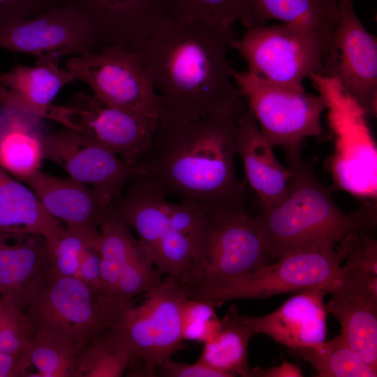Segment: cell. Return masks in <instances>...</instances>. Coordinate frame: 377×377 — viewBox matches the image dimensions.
I'll list each match as a JSON object with an SVG mask.
<instances>
[{
	"instance_id": "11",
	"label": "cell",
	"mask_w": 377,
	"mask_h": 377,
	"mask_svg": "<svg viewBox=\"0 0 377 377\" xmlns=\"http://www.w3.org/2000/svg\"><path fill=\"white\" fill-rule=\"evenodd\" d=\"M66 69L104 102L158 120L161 99L138 51L118 44L68 58Z\"/></svg>"
},
{
	"instance_id": "37",
	"label": "cell",
	"mask_w": 377,
	"mask_h": 377,
	"mask_svg": "<svg viewBox=\"0 0 377 377\" xmlns=\"http://www.w3.org/2000/svg\"><path fill=\"white\" fill-rule=\"evenodd\" d=\"M68 0H0V24L25 18Z\"/></svg>"
},
{
	"instance_id": "31",
	"label": "cell",
	"mask_w": 377,
	"mask_h": 377,
	"mask_svg": "<svg viewBox=\"0 0 377 377\" xmlns=\"http://www.w3.org/2000/svg\"><path fill=\"white\" fill-rule=\"evenodd\" d=\"M131 359L130 351L105 332L82 349L76 377H120Z\"/></svg>"
},
{
	"instance_id": "13",
	"label": "cell",
	"mask_w": 377,
	"mask_h": 377,
	"mask_svg": "<svg viewBox=\"0 0 377 377\" xmlns=\"http://www.w3.org/2000/svg\"><path fill=\"white\" fill-rule=\"evenodd\" d=\"M44 118L91 138L133 166L149 147L159 120L112 105L83 91L75 93L64 105H49Z\"/></svg>"
},
{
	"instance_id": "21",
	"label": "cell",
	"mask_w": 377,
	"mask_h": 377,
	"mask_svg": "<svg viewBox=\"0 0 377 377\" xmlns=\"http://www.w3.org/2000/svg\"><path fill=\"white\" fill-rule=\"evenodd\" d=\"M273 148L246 105L238 118L235 149L242 159L247 183L257 195L263 212L282 202L289 191L291 171L278 161Z\"/></svg>"
},
{
	"instance_id": "8",
	"label": "cell",
	"mask_w": 377,
	"mask_h": 377,
	"mask_svg": "<svg viewBox=\"0 0 377 377\" xmlns=\"http://www.w3.org/2000/svg\"><path fill=\"white\" fill-rule=\"evenodd\" d=\"M190 296L186 287L167 277L146 292L139 305L126 307L106 332L132 358L142 360L148 376H155L158 365L184 346L181 307Z\"/></svg>"
},
{
	"instance_id": "36",
	"label": "cell",
	"mask_w": 377,
	"mask_h": 377,
	"mask_svg": "<svg viewBox=\"0 0 377 377\" xmlns=\"http://www.w3.org/2000/svg\"><path fill=\"white\" fill-rule=\"evenodd\" d=\"M211 301L188 297L181 307V330L184 340L204 342L216 317Z\"/></svg>"
},
{
	"instance_id": "6",
	"label": "cell",
	"mask_w": 377,
	"mask_h": 377,
	"mask_svg": "<svg viewBox=\"0 0 377 377\" xmlns=\"http://www.w3.org/2000/svg\"><path fill=\"white\" fill-rule=\"evenodd\" d=\"M149 183L135 178L110 210L133 229L163 274L182 279L195 268L198 244L180 232L175 218V203Z\"/></svg>"
},
{
	"instance_id": "4",
	"label": "cell",
	"mask_w": 377,
	"mask_h": 377,
	"mask_svg": "<svg viewBox=\"0 0 377 377\" xmlns=\"http://www.w3.org/2000/svg\"><path fill=\"white\" fill-rule=\"evenodd\" d=\"M309 79L326 105L334 144L327 166L334 184L364 201H376L377 148L369 117L336 77L315 74Z\"/></svg>"
},
{
	"instance_id": "15",
	"label": "cell",
	"mask_w": 377,
	"mask_h": 377,
	"mask_svg": "<svg viewBox=\"0 0 377 377\" xmlns=\"http://www.w3.org/2000/svg\"><path fill=\"white\" fill-rule=\"evenodd\" d=\"M44 159L55 163L70 177L89 186L111 203L138 175L136 166L125 162L91 138L64 127L46 133L43 140Z\"/></svg>"
},
{
	"instance_id": "1",
	"label": "cell",
	"mask_w": 377,
	"mask_h": 377,
	"mask_svg": "<svg viewBox=\"0 0 377 377\" xmlns=\"http://www.w3.org/2000/svg\"><path fill=\"white\" fill-rule=\"evenodd\" d=\"M233 27L170 17L138 50L161 99V117L194 119L239 112L246 104L228 56Z\"/></svg>"
},
{
	"instance_id": "16",
	"label": "cell",
	"mask_w": 377,
	"mask_h": 377,
	"mask_svg": "<svg viewBox=\"0 0 377 377\" xmlns=\"http://www.w3.org/2000/svg\"><path fill=\"white\" fill-rule=\"evenodd\" d=\"M336 77L368 117L377 110V38L357 17L353 0H341L332 37L328 75Z\"/></svg>"
},
{
	"instance_id": "35",
	"label": "cell",
	"mask_w": 377,
	"mask_h": 377,
	"mask_svg": "<svg viewBox=\"0 0 377 377\" xmlns=\"http://www.w3.org/2000/svg\"><path fill=\"white\" fill-rule=\"evenodd\" d=\"M34 334L24 311L3 300L0 311V352L20 356Z\"/></svg>"
},
{
	"instance_id": "33",
	"label": "cell",
	"mask_w": 377,
	"mask_h": 377,
	"mask_svg": "<svg viewBox=\"0 0 377 377\" xmlns=\"http://www.w3.org/2000/svg\"><path fill=\"white\" fill-rule=\"evenodd\" d=\"M170 17L220 27L244 26V0H168Z\"/></svg>"
},
{
	"instance_id": "25",
	"label": "cell",
	"mask_w": 377,
	"mask_h": 377,
	"mask_svg": "<svg viewBox=\"0 0 377 377\" xmlns=\"http://www.w3.org/2000/svg\"><path fill=\"white\" fill-rule=\"evenodd\" d=\"M65 230L28 186L0 166V233L39 235L49 239L61 236Z\"/></svg>"
},
{
	"instance_id": "32",
	"label": "cell",
	"mask_w": 377,
	"mask_h": 377,
	"mask_svg": "<svg viewBox=\"0 0 377 377\" xmlns=\"http://www.w3.org/2000/svg\"><path fill=\"white\" fill-rule=\"evenodd\" d=\"M162 275L147 248L138 239L121 272L115 293L117 300L128 307L135 296L160 284Z\"/></svg>"
},
{
	"instance_id": "29",
	"label": "cell",
	"mask_w": 377,
	"mask_h": 377,
	"mask_svg": "<svg viewBox=\"0 0 377 377\" xmlns=\"http://www.w3.org/2000/svg\"><path fill=\"white\" fill-rule=\"evenodd\" d=\"M290 351L309 362L319 377L377 376V371L352 349L341 334L329 341Z\"/></svg>"
},
{
	"instance_id": "40",
	"label": "cell",
	"mask_w": 377,
	"mask_h": 377,
	"mask_svg": "<svg viewBox=\"0 0 377 377\" xmlns=\"http://www.w3.org/2000/svg\"><path fill=\"white\" fill-rule=\"evenodd\" d=\"M303 373L298 365L283 362L279 366L263 369H251L249 377H302Z\"/></svg>"
},
{
	"instance_id": "22",
	"label": "cell",
	"mask_w": 377,
	"mask_h": 377,
	"mask_svg": "<svg viewBox=\"0 0 377 377\" xmlns=\"http://www.w3.org/2000/svg\"><path fill=\"white\" fill-rule=\"evenodd\" d=\"M46 210L66 228L97 233L112 204L89 186L71 178L38 170L24 179Z\"/></svg>"
},
{
	"instance_id": "3",
	"label": "cell",
	"mask_w": 377,
	"mask_h": 377,
	"mask_svg": "<svg viewBox=\"0 0 377 377\" xmlns=\"http://www.w3.org/2000/svg\"><path fill=\"white\" fill-rule=\"evenodd\" d=\"M291 171L287 198L256 216L269 259L294 252L333 247L362 230L360 209L350 214L334 202L330 190L301 158V150L286 152Z\"/></svg>"
},
{
	"instance_id": "17",
	"label": "cell",
	"mask_w": 377,
	"mask_h": 377,
	"mask_svg": "<svg viewBox=\"0 0 377 377\" xmlns=\"http://www.w3.org/2000/svg\"><path fill=\"white\" fill-rule=\"evenodd\" d=\"M329 293L327 313L339 321L352 349L377 371V276L341 265L339 281Z\"/></svg>"
},
{
	"instance_id": "7",
	"label": "cell",
	"mask_w": 377,
	"mask_h": 377,
	"mask_svg": "<svg viewBox=\"0 0 377 377\" xmlns=\"http://www.w3.org/2000/svg\"><path fill=\"white\" fill-rule=\"evenodd\" d=\"M125 309L77 277H49L25 313L34 332L84 348L109 330Z\"/></svg>"
},
{
	"instance_id": "2",
	"label": "cell",
	"mask_w": 377,
	"mask_h": 377,
	"mask_svg": "<svg viewBox=\"0 0 377 377\" xmlns=\"http://www.w3.org/2000/svg\"><path fill=\"white\" fill-rule=\"evenodd\" d=\"M244 110L188 120L161 117L135 178L211 215L245 209V185L235 170L237 121Z\"/></svg>"
},
{
	"instance_id": "39",
	"label": "cell",
	"mask_w": 377,
	"mask_h": 377,
	"mask_svg": "<svg viewBox=\"0 0 377 377\" xmlns=\"http://www.w3.org/2000/svg\"><path fill=\"white\" fill-rule=\"evenodd\" d=\"M99 239L100 236L98 239L90 242L84 248L76 277L87 285L102 290Z\"/></svg>"
},
{
	"instance_id": "24",
	"label": "cell",
	"mask_w": 377,
	"mask_h": 377,
	"mask_svg": "<svg viewBox=\"0 0 377 377\" xmlns=\"http://www.w3.org/2000/svg\"><path fill=\"white\" fill-rule=\"evenodd\" d=\"M42 118L18 108L0 107V166L22 182L40 170L46 132Z\"/></svg>"
},
{
	"instance_id": "26",
	"label": "cell",
	"mask_w": 377,
	"mask_h": 377,
	"mask_svg": "<svg viewBox=\"0 0 377 377\" xmlns=\"http://www.w3.org/2000/svg\"><path fill=\"white\" fill-rule=\"evenodd\" d=\"M341 0H244L245 23L249 29L269 20L303 26L332 44Z\"/></svg>"
},
{
	"instance_id": "5",
	"label": "cell",
	"mask_w": 377,
	"mask_h": 377,
	"mask_svg": "<svg viewBox=\"0 0 377 377\" xmlns=\"http://www.w3.org/2000/svg\"><path fill=\"white\" fill-rule=\"evenodd\" d=\"M248 71L271 82L304 89L311 75H327L332 44L299 24L283 23L246 29L233 45Z\"/></svg>"
},
{
	"instance_id": "12",
	"label": "cell",
	"mask_w": 377,
	"mask_h": 377,
	"mask_svg": "<svg viewBox=\"0 0 377 377\" xmlns=\"http://www.w3.org/2000/svg\"><path fill=\"white\" fill-rule=\"evenodd\" d=\"M101 46L89 18L69 1L0 24V47L32 55L36 62L59 63Z\"/></svg>"
},
{
	"instance_id": "19",
	"label": "cell",
	"mask_w": 377,
	"mask_h": 377,
	"mask_svg": "<svg viewBox=\"0 0 377 377\" xmlns=\"http://www.w3.org/2000/svg\"><path fill=\"white\" fill-rule=\"evenodd\" d=\"M327 294L323 287H309L269 314L238 316L253 334H265L290 350L308 347L325 341Z\"/></svg>"
},
{
	"instance_id": "30",
	"label": "cell",
	"mask_w": 377,
	"mask_h": 377,
	"mask_svg": "<svg viewBox=\"0 0 377 377\" xmlns=\"http://www.w3.org/2000/svg\"><path fill=\"white\" fill-rule=\"evenodd\" d=\"M128 228L112 213L109 207L100 227L101 285L103 292L121 306L115 295L117 283L121 272L138 240Z\"/></svg>"
},
{
	"instance_id": "28",
	"label": "cell",
	"mask_w": 377,
	"mask_h": 377,
	"mask_svg": "<svg viewBox=\"0 0 377 377\" xmlns=\"http://www.w3.org/2000/svg\"><path fill=\"white\" fill-rule=\"evenodd\" d=\"M83 348L45 332L35 331L20 357L27 374L30 367L36 369L31 377H76Z\"/></svg>"
},
{
	"instance_id": "18",
	"label": "cell",
	"mask_w": 377,
	"mask_h": 377,
	"mask_svg": "<svg viewBox=\"0 0 377 377\" xmlns=\"http://www.w3.org/2000/svg\"><path fill=\"white\" fill-rule=\"evenodd\" d=\"M94 26L102 45L138 51L170 17L168 0H68Z\"/></svg>"
},
{
	"instance_id": "38",
	"label": "cell",
	"mask_w": 377,
	"mask_h": 377,
	"mask_svg": "<svg viewBox=\"0 0 377 377\" xmlns=\"http://www.w3.org/2000/svg\"><path fill=\"white\" fill-rule=\"evenodd\" d=\"M156 371L161 376L167 377H233L230 374L198 361L193 364H186L173 361L170 358L158 364Z\"/></svg>"
},
{
	"instance_id": "9",
	"label": "cell",
	"mask_w": 377,
	"mask_h": 377,
	"mask_svg": "<svg viewBox=\"0 0 377 377\" xmlns=\"http://www.w3.org/2000/svg\"><path fill=\"white\" fill-rule=\"evenodd\" d=\"M233 79L272 147L298 149L304 139L323 135L326 105L320 94L275 84L248 71L235 70Z\"/></svg>"
},
{
	"instance_id": "41",
	"label": "cell",
	"mask_w": 377,
	"mask_h": 377,
	"mask_svg": "<svg viewBox=\"0 0 377 377\" xmlns=\"http://www.w3.org/2000/svg\"><path fill=\"white\" fill-rule=\"evenodd\" d=\"M26 375L20 355L0 352V377H25Z\"/></svg>"
},
{
	"instance_id": "23",
	"label": "cell",
	"mask_w": 377,
	"mask_h": 377,
	"mask_svg": "<svg viewBox=\"0 0 377 377\" xmlns=\"http://www.w3.org/2000/svg\"><path fill=\"white\" fill-rule=\"evenodd\" d=\"M77 80L56 62L17 65L0 75V103L44 119L46 109L62 87Z\"/></svg>"
},
{
	"instance_id": "34",
	"label": "cell",
	"mask_w": 377,
	"mask_h": 377,
	"mask_svg": "<svg viewBox=\"0 0 377 377\" xmlns=\"http://www.w3.org/2000/svg\"><path fill=\"white\" fill-rule=\"evenodd\" d=\"M99 236L100 231L91 233L66 228L61 236L46 239L49 277H76L84 248Z\"/></svg>"
},
{
	"instance_id": "42",
	"label": "cell",
	"mask_w": 377,
	"mask_h": 377,
	"mask_svg": "<svg viewBox=\"0 0 377 377\" xmlns=\"http://www.w3.org/2000/svg\"><path fill=\"white\" fill-rule=\"evenodd\" d=\"M2 304H3V300L0 297V311H1V309Z\"/></svg>"
},
{
	"instance_id": "10",
	"label": "cell",
	"mask_w": 377,
	"mask_h": 377,
	"mask_svg": "<svg viewBox=\"0 0 377 377\" xmlns=\"http://www.w3.org/2000/svg\"><path fill=\"white\" fill-rule=\"evenodd\" d=\"M344 259L341 246L294 252L228 283L198 289L191 297L219 306L230 300L266 298L312 286L323 287L329 293L339 280Z\"/></svg>"
},
{
	"instance_id": "14",
	"label": "cell",
	"mask_w": 377,
	"mask_h": 377,
	"mask_svg": "<svg viewBox=\"0 0 377 377\" xmlns=\"http://www.w3.org/2000/svg\"><path fill=\"white\" fill-rule=\"evenodd\" d=\"M255 217L245 210L209 216L198 246L200 288L219 286L269 264Z\"/></svg>"
},
{
	"instance_id": "27",
	"label": "cell",
	"mask_w": 377,
	"mask_h": 377,
	"mask_svg": "<svg viewBox=\"0 0 377 377\" xmlns=\"http://www.w3.org/2000/svg\"><path fill=\"white\" fill-rule=\"evenodd\" d=\"M238 314L234 307L227 312L221 320V331L213 340L204 343L198 361L232 376L249 377L248 344L253 332Z\"/></svg>"
},
{
	"instance_id": "20",
	"label": "cell",
	"mask_w": 377,
	"mask_h": 377,
	"mask_svg": "<svg viewBox=\"0 0 377 377\" xmlns=\"http://www.w3.org/2000/svg\"><path fill=\"white\" fill-rule=\"evenodd\" d=\"M49 278L46 239L0 233V297L25 311Z\"/></svg>"
}]
</instances>
